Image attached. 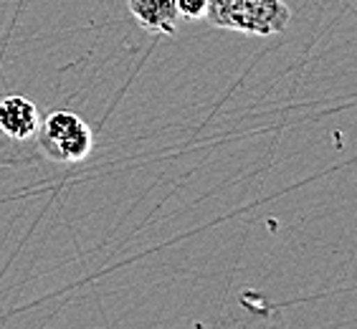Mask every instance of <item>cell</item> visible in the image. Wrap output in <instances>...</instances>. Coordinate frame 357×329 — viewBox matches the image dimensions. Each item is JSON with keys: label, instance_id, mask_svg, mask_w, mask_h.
<instances>
[{"label": "cell", "instance_id": "obj_1", "mask_svg": "<svg viewBox=\"0 0 357 329\" xmlns=\"http://www.w3.org/2000/svg\"><path fill=\"white\" fill-rule=\"evenodd\" d=\"M289 6L284 0H208L206 21L246 36H274L289 26Z\"/></svg>", "mask_w": 357, "mask_h": 329}, {"label": "cell", "instance_id": "obj_2", "mask_svg": "<svg viewBox=\"0 0 357 329\" xmlns=\"http://www.w3.org/2000/svg\"><path fill=\"white\" fill-rule=\"evenodd\" d=\"M38 147L54 162H82L94 150V135L89 124L74 112H51L38 124Z\"/></svg>", "mask_w": 357, "mask_h": 329}, {"label": "cell", "instance_id": "obj_3", "mask_svg": "<svg viewBox=\"0 0 357 329\" xmlns=\"http://www.w3.org/2000/svg\"><path fill=\"white\" fill-rule=\"evenodd\" d=\"M38 124H41L38 107L31 99L18 94L0 99V132L6 137L18 139V142L33 139L36 132H38Z\"/></svg>", "mask_w": 357, "mask_h": 329}, {"label": "cell", "instance_id": "obj_4", "mask_svg": "<svg viewBox=\"0 0 357 329\" xmlns=\"http://www.w3.org/2000/svg\"><path fill=\"white\" fill-rule=\"evenodd\" d=\"M135 21L155 36H172L178 31V8L175 0H127Z\"/></svg>", "mask_w": 357, "mask_h": 329}, {"label": "cell", "instance_id": "obj_5", "mask_svg": "<svg viewBox=\"0 0 357 329\" xmlns=\"http://www.w3.org/2000/svg\"><path fill=\"white\" fill-rule=\"evenodd\" d=\"M175 8H178L180 18L198 21V18H206L208 0H175Z\"/></svg>", "mask_w": 357, "mask_h": 329}]
</instances>
